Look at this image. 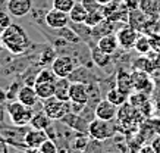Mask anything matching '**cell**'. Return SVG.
<instances>
[{
    "label": "cell",
    "mask_w": 160,
    "mask_h": 153,
    "mask_svg": "<svg viewBox=\"0 0 160 153\" xmlns=\"http://www.w3.org/2000/svg\"><path fill=\"white\" fill-rule=\"evenodd\" d=\"M0 38L3 41L5 49L12 54H24L27 53L31 47V40H29L27 31L21 27L19 24H12L6 28V31L0 35Z\"/></svg>",
    "instance_id": "6da1fadb"
},
{
    "label": "cell",
    "mask_w": 160,
    "mask_h": 153,
    "mask_svg": "<svg viewBox=\"0 0 160 153\" xmlns=\"http://www.w3.org/2000/svg\"><path fill=\"white\" fill-rule=\"evenodd\" d=\"M58 77L53 74L52 69H41L37 72L34 78V89L41 100H46L54 96Z\"/></svg>",
    "instance_id": "7a4b0ae2"
},
{
    "label": "cell",
    "mask_w": 160,
    "mask_h": 153,
    "mask_svg": "<svg viewBox=\"0 0 160 153\" xmlns=\"http://www.w3.org/2000/svg\"><path fill=\"white\" fill-rule=\"evenodd\" d=\"M6 114L15 127H27L31 122L34 110L32 108H28L15 99L6 105Z\"/></svg>",
    "instance_id": "3957f363"
},
{
    "label": "cell",
    "mask_w": 160,
    "mask_h": 153,
    "mask_svg": "<svg viewBox=\"0 0 160 153\" xmlns=\"http://www.w3.org/2000/svg\"><path fill=\"white\" fill-rule=\"evenodd\" d=\"M115 125L112 121L94 118L88 122V135L96 141H106L115 135Z\"/></svg>",
    "instance_id": "277c9868"
},
{
    "label": "cell",
    "mask_w": 160,
    "mask_h": 153,
    "mask_svg": "<svg viewBox=\"0 0 160 153\" xmlns=\"http://www.w3.org/2000/svg\"><path fill=\"white\" fill-rule=\"evenodd\" d=\"M44 108L43 110L49 115L53 121H60V119L68 114L71 110V102H65V100H60L58 97H49V99L44 100Z\"/></svg>",
    "instance_id": "5b68a950"
},
{
    "label": "cell",
    "mask_w": 160,
    "mask_h": 153,
    "mask_svg": "<svg viewBox=\"0 0 160 153\" xmlns=\"http://www.w3.org/2000/svg\"><path fill=\"white\" fill-rule=\"evenodd\" d=\"M50 69L53 71V74L58 78H69L71 74L75 71V62H73V59L71 56L62 54V56L54 58Z\"/></svg>",
    "instance_id": "8992f818"
},
{
    "label": "cell",
    "mask_w": 160,
    "mask_h": 153,
    "mask_svg": "<svg viewBox=\"0 0 160 153\" xmlns=\"http://www.w3.org/2000/svg\"><path fill=\"white\" fill-rule=\"evenodd\" d=\"M44 22L49 27L50 30H60L68 27L71 19H69V13L66 12H60V10L52 8L44 13Z\"/></svg>",
    "instance_id": "52a82bcc"
},
{
    "label": "cell",
    "mask_w": 160,
    "mask_h": 153,
    "mask_svg": "<svg viewBox=\"0 0 160 153\" xmlns=\"http://www.w3.org/2000/svg\"><path fill=\"white\" fill-rule=\"evenodd\" d=\"M69 100L72 103L88 105L90 102V85L82 81H72L69 87Z\"/></svg>",
    "instance_id": "ba28073f"
},
{
    "label": "cell",
    "mask_w": 160,
    "mask_h": 153,
    "mask_svg": "<svg viewBox=\"0 0 160 153\" xmlns=\"http://www.w3.org/2000/svg\"><path fill=\"white\" fill-rule=\"evenodd\" d=\"M116 37H118V41H119V47L129 50L135 47V43L138 40V37H140V34H138V30H135L134 27L129 25V27L119 28L116 33Z\"/></svg>",
    "instance_id": "9c48e42d"
},
{
    "label": "cell",
    "mask_w": 160,
    "mask_h": 153,
    "mask_svg": "<svg viewBox=\"0 0 160 153\" xmlns=\"http://www.w3.org/2000/svg\"><path fill=\"white\" fill-rule=\"evenodd\" d=\"M132 78H134V89H135V91L144 93V94H147V96L154 91V83H153V79L148 77L147 71L137 69V71L132 72Z\"/></svg>",
    "instance_id": "30bf717a"
},
{
    "label": "cell",
    "mask_w": 160,
    "mask_h": 153,
    "mask_svg": "<svg viewBox=\"0 0 160 153\" xmlns=\"http://www.w3.org/2000/svg\"><path fill=\"white\" fill-rule=\"evenodd\" d=\"M34 8V0H8L6 9L10 13V16L15 18H22L32 12Z\"/></svg>",
    "instance_id": "8fae6325"
},
{
    "label": "cell",
    "mask_w": 160,
    "mask_h": 153,
    "mask_svg": "<svg viewBox=\"0 0 160 153\" xmlns=\"http://www.w3.org/2000/svg\"><path fill=\"white\" fill-rule=\"evenodd\" d=\"M118 106L113 105L110 100L103 99L98 100L96 108H94V116L100 119H104V121H113V119L118 116Z\"/></svg>",
    "instance_id": "7c38bea8"
},
{
    "label": "cell",
    "mask_w": 160,
    "mask_h": 153,
    "mask_svg": "<svg viewBox=\"0 0 160 153\" xmlns=\"http://www.w3.org/2000/svg\"><path fill=\"white\" fill-rule=\"evenodd\" d=\"M16 100L21 102L22 105H25V106H28V108L34 109V106H37V103H38L40 97H38V94H37V91H35L34 85L27 84L18 90V93H16Z\"/></svg>",
    "instance_id": "4fadbf2b"
},
{
    "label": "cell",
    "mask_w": 160,
    "mask_h": 153,
    "mask_svg": "<svg viewBox=\"0 0 160 153\" xmlns=\"http://www.w3.org/2000/svg\"><path fill=\"white\" fill-rule=\"evenodd\" d=\"M49 138L46 130H28L25 134L24 143L27 146V149H40V146Z\"/></svg>",
    "instance_id": "5bb4252c"
},
{
    "label": "cell",
    "mask_w": 160,
    "mask_h": 153,
    "mask_svg": "<svg viewBox=\"0 0 160 153\" xmlns=\"http://www.w3.org/2000/svg\"><path fill=\"white\" fill-rule=\"evenodd\" d=\"M97 47L98 50H102L103 53L106 54H115L116 53V50L119 49V41H118V37L116 34H104L102 35L100 38L97 40Z\"/></svg>",
    "instance_id": "9a60e30c"
},
{
    "label": "cell",
    "mask_w": 160,
    "mask_h": 153,
    "mask_svg": "<svg viewBox=\"0 0 160 153\" xmlns=\"http://www.w3.org/2000/svg\"><path fill=\"white\" fill-rule=\"evenodd\" d=\"M116 87L125 91L126 94H131L135 91L134 89V78H132V74L126 72L123 69H119L116 74Z\"/></svg>",
    "instance_id": "2e32d148"
},
{
    "label": "cell",
    "mask_w": 160,
    "mask_h": 153,
    "mask_svg": "<svg viewBox=\"0 0 160 153\" xmlns=\"http://www.w3.org/2000/svg\"><path fill=\"white\" fill-rule=\"evenodd\" d=\"M52 124H53V119L50 118L44 110H38V112H35L32 115L29 125H31V128H35V130H47Z\"/></svg>",
    "instance_id": "e0dca14e"
},
{
    "label": "cell",
    "mask_w": 160,
    "mask_h": 153,
    "mask_svg": "<svg viewBox=\"0 0 160 153\" xmlns=\"http://www.w3.org/2000/svg\"><path fill=\"white\" fill-rule=\"evenodd\" d=\"M106 99L110 100L113 105H116L118 108L119 106H123V105L128 102L129 99V94H126L125 91H122L119 87H115V89H110L106 94Z\"/></svg>",
    "instance_id": "ac0fdd59"
},
{
    "label": "cell",
    "mask_w": 160,
    "mask_h": 153,
    "mask_svg": "<svg viewBox=\"0 0 160 153\" xmlns=\"http://www.w3.org/2000/svg\"><path fill=\"white\" fill-rule=\"evenodd\" d=\"M88 15V10L84 8V5L79 2V3H75L72 6V9L69 12V19L72 24H82L85 22V18Z\"/></svg>",
    "instance_id": "d6986e66"
},
{
    "label": "cell",
    "mask_w": 160,
    "mask_h": 153,
    "mask_svg": "<svg viewBox=\"0 0 160 153\" xmlns=\"http://www.w3.org/2000/svg\"><path fill=\"white\" fill-rule=\"evenodd\" d=\"M69 87H71V81L69 78H58L56 81V90H54V97H58L65 102H71L69 100Z\"/></svg>",
    "instance_id": "ffe728a7"
},
{
    "label": "cell",
    "mask_w": 160,
    "mask_h": 153,
    "mask_svg": "<svg viewBox=\"0 0 160 153\" xmlns=\"http://www.w3.org/2000/svg\"><path fill=\"white\" fill-rule=\"evenodd\" d=\"M104 19H106V16H104L103 6H102L100 9L90 10V12H88V15H87V18H85V22H84V24H87L90 28H94V27H97L98 24H102Z\"/></svg>",
    "instance_id": "44dd1931"
},
{
    "label": "cell",
    "mask_w": 160,
    "mask_h": 153,
    "mask_svg": "<svg viewBox=\"0 0 160 153\" xmlns=\"http://www.w3.org/2000/svg\"><path fill=\"white\" fill-rule=\"evenodd\" d=\"M91 58H92V60H94V64L97 65V66H100V68H106L107 65L110 64V59H109L110 54L103 53L102 50H98L97 46L91 50Z\"/></svg>",
    "instance_id": "7402d4cb"
},
{
    "label": "cell",
    "mask_w": 160,
    "mask_h": 153,
    "mask_svg": "<svg viewBox=\"0 0 160 153\" xmlns=\"http://www.w3.org/2000/svg\"><path fill=\"white\" fill-rule=\"evenodd\" d=\"M157 0H141L140 2V9L142 10V13L151 15V13H157Z\"/></svg>",
    "instance_id": "603a6c76"
},
{
    "label": "cell",
    "mask_w": 160,
    "mask_h": 153,
    "mask_svg": "<svg viewBox=\"0 0 160 153\" xmlns=\"http://www.w3.org/2000/svg\"><path fill=\"white\" fill-rule=\"evenodd\" d=\"M73 5H75V0H52V8L60 12H66V13L71 12Z\"/></svg>",
    "instance_id": "cb8c5ba5"
},
{
    "label": "cell",
    "mask_w": 160,
    "mask_h": 153,
    "mask_svg": "<svg viewBox=\"0 0 160 153\" xmlns=\"http://www.w3.org/2000/svg\"><path fill=\"white\" fill-rule=\"evenodd\" d=\"M134 49H135L138 53H141V54L148 53V52H150V49H151L150 40L147 38V37H144V35H140V37H138V40H137L135 47H134Z\"/></svg>",
    "instance_id": "d4e9b609"
},
{
    "label": "cell",
    "mask_w": 160,
    "mask_h": 153,
    "mask_svg": "<svg viewBox=\"0 0 160 153\" xmlns=\"http://www.w3.org/2000/svg\"><path fill=\"white\" fill-rule=\"evenodd\" d=\"M12 24V18H10L9 12H5V10H0V35L6 31V28Z\"/></svg>",
    "instance_id": "484cf974"
},
{
    "label": "cell",
    "mask_w": 160,
    "mask_h": 153,
    "mask_svg": "<svg viewBox=\"0 0 160 153\" xmlns=\"http://www.w3.org/2000/svg\"><path fill=\"white\" fill-rule=\"evenodd\" d=\"M40 152L41 153H58V146L56 141L52 138H47L41 146H40Z\"/></svg>",
    "instance_id": "4316f807"
},
{
    "label": "cell",
    "mask_w": 160,
    "mask_h": 153,
    "mask_svg": "<svg viewBox=\"0 0 160 153\" xmlns=\"http://www.w3.org/2000/svg\"><path fill=\"white\" fill-rule=\"evenodd\" d=\"M81 3L84 5V8L90 12V10H96V9H100L102 5L98 3V0H81Z\"/></svg>",
    "instance_id": "83f0119b"
},
{
    "label": "cell",
    "mask_w": 160,
    "mask_h": 153,
    "mask_svg": "<svg viewBox=\"0 0 160 153\" xmlns=\"http://www.w3.org/2000/svg\"><path fill=\"white\" fill-rule=\"evenodd\" d=\"M151 147L154 149L156 153H160V134L154 135L153 140H151Z\"/></svg>",
    "instance_id": "f1b7e54d"
},
{
    "label": "cell",
    "mask_w": 160,
    "mask_h": 153,
    "mask_svg": "<svg viewBox=\"0 0 160 153\" xmlns=\"http://www.w3.org/2000/svg\"><path fill=\"white\" fill-rule=\"evenodd\" d=\"M8 91H6L5 89H2V87H0V106H2V105H6V102H8Z\"/></svg>",
    "instance_id": "f546056e"
},
{
    "label": "cell",
    "mask_w": 160,
    "mask_h": 153,
    "mask_svg": "<svg viewBox=\"0 0 160 153\" xmlns=\"http://www.w3.org/2000/svg\"><path fill=\"white\" fill-rule=\"evenodd\" d=\"M138 153H156V152H154V149L151 147V144L150 146L144 144V146H141V149L138 150Z\"/></svg>",
    "instance_id": "4dcf8cb0"
},
{
    "label": "cell",
    "mask_w": 160,
    "mask_h": 153,
    "mask_svg": "<svg viewBox=\"0 0 160 153\" xmlns=\"http://www.w3.org/2000/svg\"><path fill=\"white\" fill-rule=\"evenodd\" d=\"M113 0H98V3L102 6H106V5H109V3H112Z\"/></svg>",
    "instance_id": "1f68e13d"
},
{
    "label": "cell",
    "mask_w": 160,
    "mask_h": 153,
    "mask_svg": "<svg viewBox=\"0 0 160 153\" xmlns=\"http://www.w3.org/2000/svg\"><path fill=\"white\" fill-rule=\"evenodd\" d=\"M25 153H41V152H40V149H27Z\"/></svg>",
    "instance_id": "d6a6232c"
},
{
    "label": "cell",
    "mask_w": 160,
    "mask_h": 153,
    "mask_svg": "<svg viewBox=\"0 0 160 153\" xmlns=\"http://www.w3.org/2000/svg\"><path fill=\"white\" fill-rule=\"evenodd\" d=\"M0 153H9V146L6 144L5 147H3V149H2V150H0Z\"/></svg>",
    "instance_id": "836d02e7"
},
{
    "label": "cell",
    "mask_w": 160,
    "mask_h": 153,
    "mask_svg": "<svg viewBox=\"0 0 160 153\" xmlns=\"http://www.w3.org/2000/svg\"><path fill=\"white\" fill-rule=\"evenodd\" d=\"M3 50H5V46H3V41H2V38H0V54H2Z\"/></svg>",
    "instance_id": "e575fe53"
},
{
    "label": "cell",
    "mask_w": 160,
    "mask_h": 153,
    "mask_svg": "<svg viewBox=\"0 0 160 153\" xmlns=\"http://www.w3.org/2000/svg\"><path fill=\"white\" fill-rule=\"evenodd\" d=\"M9 153H18V152H16L13 147H10V146H9Z\"/></svg>",
    "instance_id": "d590c367"
},
{
    "label": "cell",
    "mask_w": 160,
    "mask_h": 153,
    "mask_svg": "<svg viewBox=\"0 0 160 153\" xmlns=\"http://www.w3.org/2000/svg\"><path fill=\"white\" fill-rule=\"evenodd\" d=\"M157 13H160V2H159V5H157Z\"/></svg>",
    "instance_id": "8d00e7d4"
},
{
    "label": "cell",
    "mask_w": 160,
    "mask_h": 153,
    "mask_svg": "<svg viewBox=\"0 0 160 153\" xmlns=\"http://www.w3.org/2000/svg\"><path fill=\"white\" fill-rule=\"evenodd\" d=\"M106 153H115V152H106Z\"/></svg>",
    "instance_id": "74e56055"
}]
</instances>
